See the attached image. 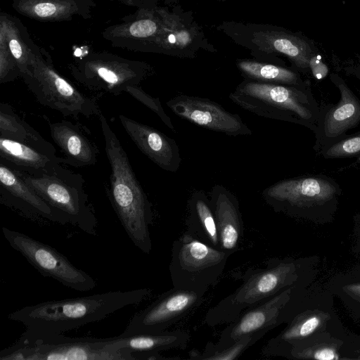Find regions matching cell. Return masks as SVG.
I'll return each mask as SVG.
<instances>
[{"mask_svg":"<svg viewBox=\"0 0 360 360\" xmlns=\"http://www.w3.org/2000/svg\"><path fill=\"white\" fill-rule=\"evenodd\" d=\"M354 75L360 80V65L354 69ZM359 96H360V93H359Z\"/></svg>","mask_w":360,"mask_h":360,"instance_id":"obj_35","label":"cell"},{"mask_svg":"<svg viewBox=\"0 0 360 360\" xmlns=\"http://www.w3.org/2000/svg\"><path fill=\"white\" fill-rule=\"evenodd\" d=\"M288 291H281L262 303L244 311L236 320L228 323L216 343L208 342L214 349L221 350L241 338L255 333L266 335L285 318Z\"/></svg>","mask_w":360,"mask_h":360,"instance_id":"obj_18","label":"cell"},{"mask_svg":"<svg viewBox=\"0 0 360 360\" xmlns=\"http://www.w3.org/2000/svg\"><path fill=\"white\" fill-rule=\"evenodd\" d=\"M17 172L52 207L61 224H70L89 234H96L97 219L89 203L84 179L80 174L67 169L60 164L40 174Z\"/></svg>","mask_w":360,"mask_h":360,"instance_id":"obj_5","label":"cell"},{"mask_svg":"<svg viewBox=\"0 0 360 360\" xmlns=\"http://www.w3.org/2000/svg\"><path fill=\"white\" fill-rule=\"evenodd\" d=\"M49 129L52 140L63 155V164L78 168L96 163L98 148L81 126L62 120L49 123Z\"/></svg>","mask_w":360,"mask_h":360,"instance_id":"obj_23","label":"cell"},{"mask_svg":"<svg viewBox=\"0 0 360 360\" xmlns=\"http://www.w3.org/2000/svg\"><path fill=\"white\" fill-rule=\"evenodd\" d=\"M105 346L131 355L135 360L176 359L165 357L160 352L185 349L190 340L187 331L176 330L158 333H136L104 338Z\"/></svg>","mask_w":360,"mask_h":360,"instance_id":"obj_20","label":"cell"},{"mask_svg":"<svg viewBox=\"0 0 360 360\" xmlns=\"http://www.w3.org/2000/svg\"><path fill=\"white\" fill-rule=\"evenodd\" d=\"M231 254L184 233L172 246L169 270L173 287L205 294L218 283Z\"/></svg>","mask_w":360,"mask_h":360,"instance_id":"obj_8","label":"cell"},{"mask_svg":"<svg viewBox=\"0 0 360 360\" xmlns=\"http://www.w3.org/2000/svg\"><path fill=\"white\" fill-rule=\"evenodd\" d=\"M0 161L20 172L40 174L63 163L56 153L34 145L0 136Z\"/></svg>","mask_w":360,"mask_h":360,"instance_id":"obj_25","label":"cell"},{"mask_svg":"<svg viewBox=\"0 0 360 360\" xmlns=\"http://www.w3.org/2000/svg\"><path fill=\"white\" fill-rule=\"evenodd\" d=\"M119 120L134 144L152 162L165 171H178L181 158L174 139L150 126L123 115H119Z\"/></svg>","mask_w":360,"mask_h":360,"instance_id":"obj_21","label":"cell"},{"mask_svg":"<svg viewBox=\"0 0 360 360\" xmlns=\"http://www.w3.org/2000/svg\"><path fill=\"white\" fill-rule=\"evenodd\" d=\"M186 233L217 249H220L215 217L210 198L203 191H195L187 201Z\"/></svg>","mask_w":360,"mask_h":360,"instance_id":"obj_26","label":"cell"},{"mask_svg":"<svg viewBox=\"0 0 360 360\" xmlns=\"http://www.w3.org/2000/svg\"><path fill=\"white\" fill-rule=\"evenodd\" d=\"M205 295L189 289L173 287L136 314L122 334L164 332L200 305Z\"/></svg>","mask_w":360,"mask_h":360,"instance_id":"obj_13","label":"cell"},{"mask_svg":"<svg viewBox=\"0 0 360 360\" xmlns=\"http://www.w3.org/2000/svg\"><path fill=\"white\" fill-rule=\"evenodd\" d=\"M159 3L160 0L161 26L155 53L194 58L200 49L211 51L204 33L188 12L179 6L170 9Z\"/></svg>","mask_w":360,"mask_h":360,"instance_id":"obj_16","label":"cell"},{"mask_svg":"<svg viewBox=\"0 0 360 360\" xmlns=\"http://www.w3.org/2000/svg\"><path fill=\"white\" fill-rule=\"evenodd\" d=\"M166 105L176 116L209 130L232 136L252 134L239 115L207 98L179 94Z\"/></svg>","mask_w":360,"mask_h":360,"instance_id":"obj_17","label":"cell"},{"mask_svg":"<svg viewBox=\"0 0 360 360\" xmlns=\"http://www.w3.org/2000/svg\"><path fill=\"white\" fill-rule=\"evenodd\" d=\"M331 82L340 95L335 104H322L314 131V150L317 153L322 148L338 141L347 135V131L360 123V98H359L338 74L330 76Z\"/></svg>","mask_w":360,"mask_h":360,"instance_id":"obj_15","label":"cell"},{"mask_svg":"<svg viewBox=\"0 0 360 360\" xmlns=\"http://www.w3.org/2000/svg\"><path fill=\"white\" fill-rule=\"evenodd\" d=\"M151 292L148 288L110 291L84 297L40 302L24 307L8 315L11 321L22 323L24 338L62 334L143 301Z\"/></svg>","mask_w":360,"mask_h":360,"instance_id":"obj_1","label":"cell"},{"mask_svg":"<svg viewBox=\"0 0 360 360\" xmlns=\"http://www.w3.org/2000/svg\"><path fill=\"white\" fill-rule=\"evenodd\" d=\"M210 203L217 224L220 249L234 253L243 236V221L236 196L220 184L211 191Z\"/></svg>","mask_w":360,"mask_h":360,"instance_id":"obj_22","label":"cell"},{"mask_svg":"<svg viewBox=\"0 0 360 360\" xmlns=\"http://www.w3.org/2000/svg\"><path fill=\"white\" fill-rule=\"evenodd\" d=\"M342 193L331 176L306 174L280 180L262 192L264 202L275 212L302 214L333 207Z\"/></svg>","mask_w":360,"mask_h":360,"instance_id":"obj_11","label":"cell"},{"mask_svg":"<svg viewBox=\"0 0 360 360\" xmlns=\"http://www.w3.org/2000/svg\"><path fill=\"white\" fill-rule=\"evenodd\" d=\"M12 8L20 15L43 22L71 21L75 17L92 18L96 0H13Z\"/></svg>","mask_w":360,"mask_h":360,"instance_id":"obj_24","label":"cell"},{"mask_svg":"<svg viewBox=\"0 0 360 360\" xmlns=\"http://www.w3.org/2000/svg\"><path fill=\"white\" fill-rule=\"evenodd\" d=\"M78 82L89 89L117 96L140 84L153 72L147 63L128 59L108 51H92L69 65Z\"/></svg>","mask_w":360,"mask_h":360,"instance_id":"obj_10","label":"cell"},{"mask_svg":"<svg viewBox=\"0 0 360 360\" xmlns=\"http://www.w3.org/2000/svg\"><path fill=\"white\" fill-rule=\"evenodd\" d=\"M238 106L265 118L288 122L314 131L320 105L311 88L263 83L247 79L229 94Z\"/></svg>","mask_w":360,"mask_h":360,"instance_id":"obj_3","label":"cell"},{"mask_svg":"<svg viewBox=\"0 0 360 360\" xmlns=\"http://www.w3.org/2000/svg\"><path fill=\"white\" fill-rule=\"evenodd\" d=\"M292 270V264L275 259H269L265 268L247 270L241 285L209 309L205 323L214 327L233 321L246 309L282 291L289 283Z\"/></svg>","mask_w":360,"mask_h":360,"instance_id":"obj_7","label":"cell"},{"mask_svg":"<svg viewBox=\"0 0 360 360\" xmlns=\"http://www.w3.org/2000/svg\"><path fill=\"white\" fill-rule=\"evenodd\" d=\"M0 136L28 143L56 153L53 145L22 120L8 103H0Z\"/></svg>","mask_w":360,"mask_h":360,"instance_id":"obj_29","label":"cell"},{"mask_svg":"<svg viewBox=\"0 0 360 360\" xmlns=\"http://www.w3.org/2000/svg\"><path fill=\"white\" fill-rule=\"evenodd\" d=\"M2 233L11 248L42 276L80 292L93 290L96 286V281L89 274L77 268L53 247L6 227L2 228Z\"/></svg>","mask_w":360,"mask_h":360,"instance_id":"obj_12","label":"cell"},{"mask_svg":"<svg viewBox=\"0 0 360 360\" xmlns=\"http://www.w3.org/2000/svg\"><path fill=\"white\" fill-rule=\"evenodd\" d=\"M0 202L33 220L61 224L60 217L20 174L0 161Z\"/></svg>","mask_w":360,"mask_h":360,"instance_id":"obj_19","label":"cell"},{"mask_svg":"<svg viewBox=\"0 0 360 360\" xmlns=\"http://www.w3.org/2000/svg\"><path fill=\"white\" fill-rule=\"evenodd\" d=\"M126 92L154 112L169 129L175 131L172 120L165 112L158 98H154L145 92L140 85L131 86Z\"/></svg>","mask_w":360,"mask_h":360,"instance_id":"obj_32","label":"cell"},{"mask_svg":"<svg viewBox=\"0 0 360 360\" xmlns=\"http://www.w3.org/2000/svg\"><path fill=\"white\" fill-rule=\"evenodd\" d=\"M265 335L263 333H255L245 335L233 345L223 349L217 350L213 349L208 343L202 352H199L195 349L189 352V358L196 360H233L238 359L248 348L253 345Z\"/></svg>","mask_w":360,"mask_h":360,"instance_id":"obj_30","label":"cell"},{"mask_svg":"<svg viewBox=\"0 0 360 360\" xmlns=\"http://www.w3.org/2000/svg\"><path fill=\"white\" fill-rule=\"evenodd\" d=\"M22 79L39 103L63 116L90 117L101 113L96 99L80 91L60 75L50 53L36 44L30 72Z\"/></svg>","mask_w":360,"mask_h":360,"instance_id":"obj_6","label":"cell"},{"mask_svg":"<svg viewBox=\"0 0 360 360\" xmlns=\"http://www.w3.org/2000/svg\"><path fill=\"white\" fill-rule=\"evenodd\" d=\"M0 360H134L105 346L104 338H70L62 334L24 338L0 352Z\"/></svg>","mask_w":360,"mask_h":360,"instance_id":"obj_9","label":"cell"},{"mask_svg":"<svg viewBox=\"0 0 360 360\" xmlns=\"http://www.w3.org/2000/svg\"><path fill=\"white\" fill-rule=\"evenodd\" d=\"M235 44L248 49L255 60L291 66L303 74L311 72V63L317 57L312 42L303 34L286 28L264 23L226 21L217 28Z\"/></svg>","mask_w":360,"mask_h":360,"instance_id":"obj_4","label":"cell"},{"mask_svg":"<svg viewBox=\"0 0 360 360\" xmlns=\"http://www.w3.org/2000/svg\"><path fill=\"white\" fill-rule=\"evenodd\" d=\"M236 66L244 79L263 83L311 86L310 80L303 79L302 73L292 66L255 59H239L236 61Z\"/></svg>","mask_w":360,"mask_h":360,"instance_id":"obj_28","label":"cell"},{"mask_svg":"<svg viewBox=\"0 0 360 360\" xmlns=\"http://www.w3.org/2000/svg\"><path fill=\"white\" fill-rule=\"evenodd\" d=\"M335 352L330 348H323L318 350L315 354L314 357L316 359L320 360H332L336 359Z\"/></svg>","mask_w":360,"mask_h":360,"instance_id":"obj_33","label":"cell"},{"mask_svg":"<svg viewBox=\"0 0 360 360\" xmlns=\"http://www.w3.org/2000/svg\"><path fill=\"white\" fill-rule=\"evenodd\" d=\"M317 154L325 159L355 158L354 165L360 169V131L322 148Z\"/></svg>","mask_w":360,"mask_h":360,"instance_id":"obj_31","label":"cell"},{"mask_svg":"<svg viewBox=\"0 0 360 360\" xmlns=\"http://www.w3.org/2000/svg\"><path fill=\"white\" fill-rule=\"evenodd\" d=\"M0 44L7 49L15 60L21 78L29 74L35 43L22 22L4 11L0 13Z\"/></svg>","mask_w":360,"mask_h":360,"instance_id":"obj_27","label":"cell"},{"mask_svg":"<svg viewBox=\"0 0 360 360\" xmlns=\"http://www.w3.org/2000/svg\"><path fill=\"white\" fill-rule=\"evenodd\" d=\"M158 1L146 0L134 13L105 27L103 37L113 47L155 53L161 26Z\"/></svg>","mask_w":360,"mask_h":360,"instance_id":"obj_14","label":"cell"},{"mask_svg":"<svg viewBox=\"0 0 360 360\" xmlns=\"http://www.w3.org/2000/svg\"><path fill=\"white\" fill-rule=\"evenodd\" d=\"M111 1L120 2L126 6L139 8L146 0H110Z\"/></svg>","mask_w":360,"mask_h":360,"instance_id":"obj_34","label":"cell"},{"mask_svg":"<svg viewBox=\"0 0 360 360\" xmlns=\"http://www.w3.org/2000/svg\"><path fill=\"white\" fill-rule=\"evenodd\" d=\"M98 117L110 167L108 198L128 237L139 250L149 254L152 250L149 231L153 220L152 204L108 120L102 112Z\"/></svg>","mask_w":360,"mask_h":360,"instance_id":"obj_2","label":"cell"}]
</instances>
